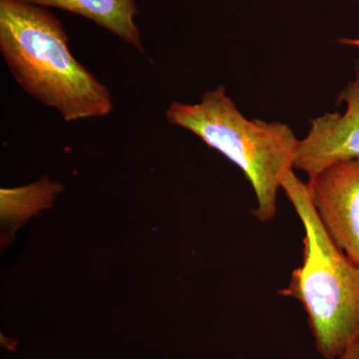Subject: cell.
<instances>
[{
    "mask_svg": "<svg viewBox=\"0 0 359 359\" xmlns=\"http://www.w3.org/2000/svg\"><path fill=\"white\" fill-rule=\"evenodd\" d=\"M342 44L351 45V46L359 47V39H342L339 40Z\"/></svg>",
    "mask_w": 359,
    "mask_h": 359,
    "instance_id": "8",
    "label": "cell"
},
{
    "mask_svg": "<svg viewBox=\"0 0 359 359\" xmlns=\"http://www.w3.org/2000/svg\"><path fill=\"white\" fill-rule=\"evenodd\" d=\"M341 359H356L353 358V356H344V358H342Z\"/></svg>",
    "mask_w": 359,
    "mask_h": 359,
    "instance_id": "9",
    "label": "cell"
},
{
    "mask_svg": "<svg viewBox=\"0 0 359 359\" xmlns=\"http://www.w3.org/2000/svg\"><path fill=\"white\" fill-rule=\"evenodd\" d=\"M285 191L304 229V259L292 271L283 297L301 302L316 351L323 359H340L359 351V266L330 237L311 201L308 184L294 171Z\"/></svg>",
    "mask_w": 359,
    "mask_h": 359,
    "instance_id": "2",
    "label": "cell"
},
{
    "mask_svg": "<svg viewBox=\"0 0 359 359\" xmlns=\"http://www.w3.org/2000/svg\"><path fill=\"white\" fill-rule=\"evenodd\" d=\"M41 7H54L93 21L135 49L144 52L139 11L135 0H20Z\"/></svg>",
    "mask_w": 359,
    "mask_h": 359,
    "instance_id": "6",
    "label": "cell"
},
{
    "mask_svg": "<svg viewBox=\"0 0 359 359\" xmlns=\"http://www.w3.org/2000/svg\"><path fill=\"white\" fill-rule=\"evenodd\" d=\"M166 117L235 163L256 195L252 214L263 223L275 218L278 191L294 170L299 144L289 125L248 119L224 86L205 92L199 103H172Z\"/></svg>",
    "mask_w": 359,
    "mask_h": 359,
    "instance_id": "3",
    "label": "cell"
},
{
    "mask_svg": "<svg viewBox=\"0 0 359 359\" xmlns=\"http://www.w3.org/2000/svg\"><path fill=\"white\" fill-rule=\"evenodd\" d=\"M339 101L346 104V112H327L311 120L308 135L299 140L294 169L309 180L334 163L359 158V69Z\"/></svg>",
    "mask_w": 359,
    "mask_h": 359,
    "instance_id": "5",
    "label": "cell"
},
{
    "mask_svg": "<svg viewBox=\"0 0 359 359\" xmlns=\"http://www.w3.org/2000/svg\"><path fill=\"white\" fill-rule=\"evenodd\" d=\"M306 184L328 235L359 266V158L334 163Z\"/></svg>",
    "mask_w": 359,
    "mask_h": 359,
    "instance_id": "4",
    "label": "cell"
},
{
    "mask_svg": "<svg viewBox=\"0 0 359 359\" xmlns=\"http://www.w3.org/2000/svg\"><path fill=\"white\" fill-rule=\"evenodd\" d=\"M0 52L21 88L66 122L112 112L109 90L73 56L62 23L45 7L0 0Z\"/></svg>",
    "mask_w": 359,
    "mask_h": 359,
    "instance_id": "1",
    "label": "cell"
},
{
    "mask_svg": "<svg viewBox=\"0 0 359 359\" xmlns=\"http://www.w3.org/2000/svg\"><path fill=\"white\" fill-rule=\"evenodd\" d=\"M61 191L59 184L41 181L16 189H2L1 215L4 219L27 218L48 207Z\"/></svg>",
    "mask_w": 359,
    "mask_h": 359,
    "instance_id": "7",
    "label": "cell"
}]
</instances>
